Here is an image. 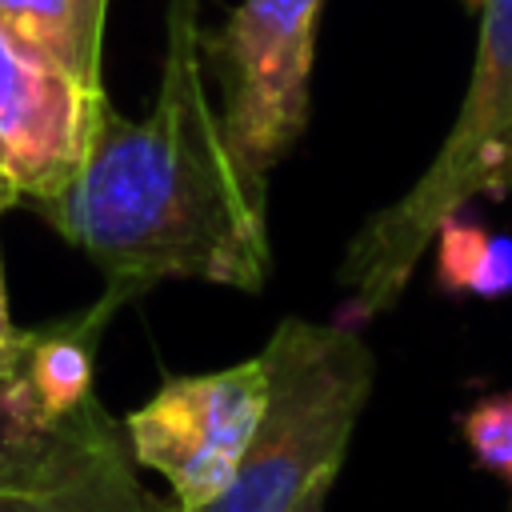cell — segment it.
<instances>
[{"label": "cell", "instance_id": "obj_1", "mask_svg": "<svg viewBox=\"0 0 512 512\" xmlns=\"http://www.w3.org/2000/svg\"><path fill=\"white\" fill-rule=\"evenodd\" d=\"M40 216L132 300L164 280L268 284V180L236 156L208 96L200 0H168L152 112L104 104L76 180Z\"/></svg>", "mask_w": 512, "mask_h": 512}, {"label": "cell", "instance_id": "obj_2", "mask_svg": "<svg viewBox=\"0 0 512 512\" xmlns=\"http://www.w3.org/2000/svg\"><path fill=\"white\" fill-rule=\"evenodd\" d=\"M512 192V0L480 4L476 60L456 124L428 168L348 240L336 280L356 320L384 316L408 292L416 260L432 248L440 224L472 200Z\"/></svg>", "mask_w": 512, "mask_h": 512}, {"label": "cell", "instance_id": "obj_3", "mask_svg": "<svg viewBox=\"0 0 512 512\" xmlns=\"http://www.w3.org/2000/svg\"><path fill=\"white\" fill-rule=\"evenodd\" d=\"M268 404L232 484L192 512H292L316 484H336L356 420L376 384V356L348 324L288 316L260 348ZM172 512H184L172 504Z\"/></svg>", "mask_w": 512, "mask_h": 512}, {"label": "cell", "instance_id": "obj_4", "mask_svg": "<svg viewBox=\"0 0 512 512\" xmlns=\"http://www.w3.org/2000/svg\"><path fill=\"white\" fill-rule=\"evenodd\" d=\"M320 12L324 0H240L220 32H204V60L224 84L228 144L264 180L308 128Z\"/></svg>", "mask_w": 512, "mask_h": 512}, {"label": "cell", "instance_id": "obj_5", "mask_svg": "<svg viewBox=\"0 0 512 512\" xmlns=\"http://www.w3.org/2000/svg\"><path fill=\"white\" fill-rule=\"evenodd\" d=\"M268 404V372L260 352L200 376L164 380L128 412L124 436L132 460L168 480L176 508L212 504L236 476Z\"/></svg>", "mask_w": 512, "mask_h": 512}, {"label": "cell", "instance_id": "obj_6", "mask_svg": "<svg viewBox=\"0 0 512 512\" xmlns=\"http://www.w3.org/2000/svg\"><path fill=\"white\" fill-rule=\"evenodd\" d=\"M108 96L88 88L0 24V164L36 204L56 200L80 172Z\"/></svg>", "mask_w": 512, "mask_h": 512}, {"label": "cell", "instance_id": "obj_7", "mask_svg": "<svg viewBox=\"0 0 512 512\" xmlns=\"http://www.w3.org/2000/svg\"><path fill=\"white\" fill-rule=\"evenodd\" d=\"M0 512H172L136 476L124 428L92 396L56 424L48 476L36 492H0Z\"/></svg>", "mask_w": 512, "mask_h": 512}, {"label": "cell", "instance_id": "obj_8", "mask_svg": "<svg viewBox=\"0 0 512 512\" xmlns=\"http://www.w3.org/2000/svg\"><path fill=\"white\" fill-rule=\"evenodd\" d=\"M132 304V296L124 288L104 284L100 300H92L80 312H68L52 324L28 328V348L20 360V380L36 404V412L56 424L64 416H72L80 404H88L96 392V352H100V336L112 324V316Z\"/></svg>", "mask_w": 512, "mask_h": 512}, {"label": "cell", "instance_id": "obj_9", "mask_svg": "<svg viewBox=\"0 0 512 512\" xmlns=\"http://www.w3.org/2000/svg\"><path fill=\"white\" fill-rule=\"evenodd\" d=\"M108 0H0V24L88 88L100 84Z\"/></svg>", "mask_w": 512, "mask_h": 512}, {"label": "cell", "instance_id": "obj_10", "mask_svg": "<svg viewBox=\"0 0 512 512\" xmlns=\"http://www.w3.org/2000/svg\"><path fill=\"white\" fill-rule=\"evenodd\" d=\"M436 248V284L452 296L500 300L512 292V236L492 232L464 212L448 216L432 240Z\"/></svg>", "mask_w": 512, "mask_h": 512}, {"label": "cell", "instance_id": "obj_11", "mask_svg": "<svg viewBox=\"0 0 512 512\" xmlns=\"http://www.w3.org/2000/svg\"><path fill=\"white\" fill-rule=\"evenodd\" d=\"M56 424L36 412L20 372L0 376V492H36L44 484Z\"/></svg>", "mask_w": 512, "mask_h": 512}, {"label": "cell", "instance_id": "obj_12", "mask_svg": "<svg viewBox=\"0 0 512 512\" xmlns=\"http://www.w3.org/2000/svg\"><path fill=\"white\" fill-rule=\"evenodd\" d=\"M460 436L484 472L512 484V392H492L460 416Z\"/></svg>", "mask_w": 512, "mask_h": 512}, {"label": "cell", "instance_id": "obj_13", "mask_svg": "<svg viewBox=\"0 0 512 512\" xmlns=\"http://www.w3.org/2000/svg\"><path fill=\"white\" fill-rule=\"evenodd\" d=\"M20 200V192L12 188L8 176H0V216L4 208H12ZM24 348H28V328H16L12 316H8V296H4V272H0V376L16 372L20 360H24Z\"/></svg>", "mask_w": 512, "mask_h": 512}, {"label": "cell", "instance_id": "obj_14", "mask_svg": "<svg viewBox=\"0 0 512 512\" xmlns=\"http://www.w3.org/2000/svg\"><path fill=\"white\" fill-rule=\"evenodd\" d=\"M328 492H332V484H316L292 512H328Z\"/></svg>", "mask_w": 512, "mask_h": 512}, {"label": "cell", "instance_id": "obj_15", "mask_svg": "<svg viewBox=\"0 0 512 512\" xmlns=\"http://www.w3.org/2000/svg\"><path fill=\"white\" fill-rule=\"evenodd\" d=\"M460 4H464L468 12H480V4H484V0H460Z\"/></svg>", "mask_w": 512, "mask_h": 512}, {"label": "cell", "instance_id": "obj_16", "mask_svg": "<svg viewBox=\"0 0 512 512\" xmlns=\"http://www.w3.org/2000/svg\"><path fill=\"white\" fill-rule=\"evenodd\" d=\"M0 176H4V164H0Z\"/></svg>", "mask_w": 512, "mask_h": 512}]
</instances>
